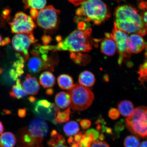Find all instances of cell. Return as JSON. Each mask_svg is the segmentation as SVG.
Masks as SVG:
<instances>
[{
  "label": "cell",
  "mask_w": 147,
  "mask_h": 147,
  "mask_svg": "<svg viewBox=\"0 0 147 147\" xmlns=\"http://www.w3.org/2000/svg\"><path fill=\"white\" fill-rule=\"evenodd\" d=\"M114 24L117 28L127 34H136L145 36L147 27L140 14L129 5L118 7L115 12Z\"/></svg>",
  "instance_id": "cell-1"
},
{
  "label": "cell",
  "mask_w": 147,
  "mask_h": 147,
  "mask_svg": "<svg viewBox=\"0 0 147 147\" xmlns=\"http://www.w3.org/2000/svg\"><path fill=\"white\" fill-rule=\"evenodd\" d=\"M92 29L76 30L55 46H45L48 51H67L73 52H88L92 49Z\"/></svg>",
  "instance_id": "cell-2"
},
{
  "label": "cell",
  "mask_w": 147,
  "mask_h": 147,
  "mask_svg": "<svg viewBox=\"0 0 147 147\" xmlns=\"http://www.w3.org/2000/svg\"><path fill=\"white\" fill-rule=\"evenodd\" d=\"M49 126L45 119L36 117L20 131L18 147H43L42 141L47 135Z\"/></svg>",
  "instance_id": "cell-3"
},
{
  "label": "cell",
  "mask_w": 147,
  "mask_h": 147,
  "mask_svg": "<svg viewBox=\"0 0 147 147\" xmlns=\"http://www.w3.org/2000/svg\"><path fill=\"white\" fill-rule=\"evenodd\" d=\"M77 9V16L74 19L76 22L83 21L92 22L100 25L110 16L106 5L102 0H86Z\"/></svg>",
  "instance_id": "cell-4"
},
{
  "label": "cell",
  "mask_w": 147,
  "mask_h": 147,
  "mask_svg": "<svg viewBox=\"0 0 147 147\" xmlns=\"http://www.w3.org/2000/svg\"><path fill=\"white\" fill-rule=\"evenodd\" d=\"M125 124L133 135L141 138L147 137V107L136 108L132 114L125 119Z\"/></svg>",
  "instance_id": "cell-5"
},
{
  "label": "cell",
  "mask_w": 147,
  "mask_h": 147,
  "mask_svg": "<svg viewBox=\"0 0 147 147\" xmlns=\"http://www.w3.org/2000/svg\"><path fill=\"white\" fill-rule=\"evenodd\" d=\"M71 97L70 106L73 110L82 111L90 106L94 99V95L91 90L81 84H74L69 90Z\"/></svg>",
  "instance_id": "cell-6"
},
{
  "label": "cell",
  "mask_w": 147,
  "mask_h": 147,
  "mask_svg": "<svg viewBox=\"0 0 147 147\" xmlns=\"http://www.w3.org/2000/svg\"><path fill=\"white\" fill-rule=\"evenodd\" d=\"M60 11L52 5L45 7L40 10L36 18V23L40 27L47 31L54 30L57 27Z\"/></svg>",
  "instance_id": "cell-7"
},
{
  "label": "cell",
  "mask_w": 147,
  "mask_h": 147,
  "mask_svg": "<svg viewBox=\"0 0 147 147\" xmlns=\"http://www.w3.org/2000/svg\"><path fill=\"white\" fill-rule=\"evenodd\" d=\"M9 24L12 32L16 34H32L36 27L32 18L22 12L17 13Z\"/></svg>",
  "instance_id": "cell-8"
},
{
  "label": "cell",
  "mask_w": 147,
  "mask_h": 147,
  "mask_svg": "<svg viewBox=\"0 0 147 147\" xmlns=\"http://www.w3.org/2000/svg\"><path fill=\"white\" fill-rule=\"evenodd\" d=\"M110 34L116 45L119 54L118 63L121 65L128 55L131 54L128 47L129 36L127 33L119 30L115 24L113 32Z\"/></svg>",
  "instance_id": "cell-9"
},
{
  "label": "cell",
  "mask_w": 147,
  "mask_h": 147,
  "mask_svg": "<svg viewBox=\"0 0 147 147\" xmlns=\"http://www.w3.org/2000/svg\"><path fill=\"white\" fill-rule=\"evenodd\" d=\"M38 40L32 34H17L12 40V45L15 50L23 55L25 61L28 59V50L32 44Z\"/></svg>",
  "instance_id": "cell-10"
},
{
  "label": "cell",
  "mask_w": 147,
  "mask_h": 147,
  "mask_svg": "<svg viewBox=\"0 0 147 147\" xmlns=\"http://www.w3.org/2000/svg\"><path fill=\"white\" fill-rule=\"evenodd\" d=\"M33 57L30 59L28 63V67L30 72L34 73L39 72L42 69H47L51 66L50 60L44 59L42 57L40 56L38 51L36 50L32 52Z\"/></svg>",
  "instance_id": "cell-11"
},
{
  "label": "cell",
  "mask_w": 147,
  "mask_h": 147,
  "mask_svg": "<svg viewBox=\"0 0 147 147\" xmlns=\"http://www.w3.org/2000/svg\"><path fill=\"white\" fill-rule=\"evenodd\" d=\"M145 43L142 36L139 34H132L129 38L128 47L130 53L138 54L142 51L146 47Z\"/></svg>",
  "instance_id": "cell-12"
},
{
  "label": "cell",
  "mask_w": 147,
  "mask_h": 147,
  "mask_svg": "<svg viewBox=\"0 0 147 147\" xmlns=\"http://www.w3.org/2000/svg\"><path fill=\"white\" fill-rule=\"evenodd\" d=\"M22 86L26 93L29 95H36L40 90V84L37 79L29 74H27L25 77Z\"/></svg>",
  "instance_id": "cell-13"
},
{
  "label": "cell",
  "mask_w": 147,
  "mask_h": 147,
  "mask_svg": "<svg viewBox=\"0 0 147 147\" xmlns=\"http://www.w3.org/2000/svg\"><path fill=\"white\" fill-rule=\"evenodd\" d=\"M105 36L106 37L101 42V52L107 56H113L116 51V45L110 34L106 33Z\"/></svg>",
  "instance_id": "cell-14"
},
{
  "label": "cell",
  "mask_w": 147,
  "mask_h": 147,
  "mask_svg": "<svg viewBox=\"0 0 147 147\" xmlns=\"http://www.w3.org/2000/svg\"><path fill=\"white\" fill-rule=\"evenodd\" d=\"M18 59L15 62L13 65V68L9 71L11 78L14 81L17 80L24 73L23 68L25 60L19 54L16 55Z\"/></svg>",
  "instance_id": "cell-15"
},
{
  "label": "cell",
  "mask_w": 147,
  "mask_h": 147,
  "mask_svg": "<svg viewBox=\"0 0 147 147\" xmlns=\"http://www.w3.org/2000/svg\"><path fill=\"white\" fill-rule=\"evenodd\" d=\"M55 102L59 108L65 109L70 105V96L68 93L64 92H60L55 96Z\"/></svg>",
  "instance_id": "cell-16"
},
{
  "label": "cell",
  "mask_w": 147,
  "mask_h": 147,
  "mask_svg": "<svg viewBox=\"0 0 147 147\" xmlns=\"http://www.w3.org/2000/svg\"><path fill=\"white\" fill-rule=\"evenodd\" d=\"M118 110L123 116L128 117L133 113L135 108L131 101L124 100L119 102L118 104Z\"/></svg>",
  "instance_id": "cell-17"
},
{
  "label": "cell",
  "mask_w": 147,
  "mask_h": 147,
  "mask_svg": "<svg viewBox=\"0 0 147 147\" xmlns=\"http://www.w3.org/2000/svg\"><path fill=\"white\" fill-rule=\"evenodd\" d=\"M95 82L94 75L90 71H83L79 77V82L82 86L87 87H92Z\"/></svg>",
  "instance_id": "cell-18"
},
{
  "label": "cell",
  "mask_w": 147,
  "mask_h": 147,
  "mask_svg": "<svg viewBox=\"0 0 147 147\" xmlns=\"http://www.w3.org/2000/svg\"><path fill=\"white\" fill-rule=\"evenodd\" d=\"M16 142L15 136L11 132H5L0 136L1 147H14Z\"/></svg>",
  "instance_id": "cell-19"
},
{
  "label": "cell",
  "mask_w": 147,
  "mask_h": 147,
  "mask_svg": "<svg viewBox=\"0 0 147 147\" xmlns=\"http://www.w3.org/2000/svg\"><path fill=\"white\" fill-rule=\"evenodd\" d=\"M39 80L40 84L45 88L53 87L56 82V79L54 75L48 71L42 73L40 75Z\"/></svg>",
  "instance_id": "cell-20"
},
{
  "label": "cell",
  "mask_w": 147,
  "mask_h": 147,
  "mask_svg": "<svg viewBox=\"0 0 147 147\" xmlns=\"http://www.w3.org/2000/svg\"><path fill=\"white\" fill-rule=\"evenodd\" d=\"M27 94L24 90L20 79L16 80V84L13 86L9 95L12 98L20 99L26 96Z\"/></svg>",
  "instance_id": "cell-21"
},
{
  "label": "cell",
  "mask_w": 147,
  "mask_h": 147,
  "mask_svg": "<svg viewBox=\"0 0 147 147\" xmlns=\"http://www.w3.org/2000/svg\"><path fill=\"white\" fill-rule=\"evenodd\" d=\"M59 86L61 89L69 90L73 87V80L72 78L67 74H62L58 77L57 80Z\"/></svg>",
  "instance_id": "cell-22"
},
{
  "label": "cell",
  "mask_w": 147,
  "mask_h": 147,
  "mask_svg": "<svg viewBox=\"0 0 147 147\" xmlns=\"http://www.w3.org/2000/svg\"><path fill=\"white\" fill-rule=\"evenodd\" d=\"M25 9L34 8L41 10L47 4V0H23Z\"/></svg>",
  "instance_id": "cell-23"
},
{
  "label": "cell",
  "mask_w": 147,
  "mask_h": 147,
  "mask_svg": "<svg viewBox=\"0 0 147 147\" xmlns=\"http://www.w3.org/2000/svg\"><path fill=\"white\" fill-rule=\"evenodd\" d=\"M63 130L67 136H72L76 135L80 131V128L78 123L71 121L66 124L63 127Z\"/></svg>",
  "instance_id": "cell-24"
},
{
  "label": "cell",
  "mask_w": 147,
  "mask_h": 147,
  "mask_svg": "<svg viewBox=\"0 0 147 147\" xmlns=\"http://www.w3.org/2000/svg\"><path fill=\"white\" fill-rule=\"evenodd\" d=\"M71 110L70 108L63 112H55L54 116L55 120L57 123H65L69 121L70 117Z\"/></svg>",
  "instance_id": "cell-25"
},
{
  "label": "cell",
  "mask_w": 147,
  "mask_h": 147,
  "mask_svg": "<svg viewBox=\"0 0 147 147\" xmlns=\"http://www.w3.org/2000/svg\"><path fill=\"white\" fill-rule=\"evenodd\" d=\"M140 145L138 138L135 135L127 136L124 141L125 147H139Z\"/></svg>",
  "instance_id": "cell-26"
},
{
  "label": "cell",
  "mask_w": 147,
  "mask_h": 147,
  "mask_svg": "<svg viewBox=\"0 0 147 147\" xmlns=\"http://www.w3.org/2000/svg\"><path fill=\"white\" fill-rule=\"evenodd\" d=\"M95 142L94 137L90 134L83 135L81 140L78 143L79 147H90L91 145Z\"/></svg>",
  "instance_id": "cell-27"
},
{
  "label": "cell",
  "mask_w": 147,
  "mask_h": 147,
  "mask_svg": "<svg viewBox=\"0 0 147 147\" xmlns=\"http://www.w3.org/2000/svg\"><path fill=\"white\" fill-rule=\"evenodd\" d=\"M138 6L141 11V15L147 27V1H139Z\"/></svg>",
  "instance_id": "cell-28"
},
{
  "label": "cell",
  "mask_w": 147,
  "mask_h": 147,
  "mask_svg": "<svg viewBox=\"0 0 147 147\" xmlns=\"http://www.w3.org/2000/svg\"><path fill=\"white\" fill-rule=\"evenodd\" d=\"M59 143L65 144V139L63 136L61 134H57L53 137L52 139L49 141L48 142V145L49 146L52 147Z\"/></svg>",
  "instance_id": "cell-29"
},
{
  "label": "cell",
  "mask_w": 147,
  "mask_h": 147,
  "mask_svg": "<svg viewBox=\"0 0 147 147\" xmlns=\"http://www.w3.org/2000/svg\"><path fill=\"white\" fill-rule=\"evenodd\" d=\"M108 115L112 120H117L120 116V113L119 110L116 108H111L108 112Z\"/></svg>",
  "instance_id": "cell-30"
},
{
  "label": "cell",
  "mask_w": 147,
  "mask_h": 147,
  "mask_svg": "<svg viewBox=\"0 0 147 147\" xmlns=\"http://www.w3.org/2000/svg\"><path fill=\"white\" fill-rule=\"evenodd\" d=\"M144 63L141 66L139 71V74L141 78H146L147 76V57Z\"/></svg>",
  "instance_id": "cell-31"
},
{
  "label": "cell",
  "mask_w": 147,
  "mask_h": 147,
  "mask_svg": "<svg viewBox=\"0 0 147 147\" xmlns=\"http://www.w3.org/2000/svg\"><path fill=\"white\" fill-rule=\"evenodd\" d=\"M11 13V10L8 8H5L3 9L1 13V16L3 19L9 21Z\"/></svg>",
  "instance_id": "cell-32"
},
{
  "label": "cell",
  "mask_w": 147,
  "mask_h": 147,
  "mask_svg": "<svg viewBox=\"0 0 147 147\" xmlns=\"http://www.w3.org/2000/svg\"><path fill=\"white\" fill-rule=\"evenodd\" d=\"M86 134H90L94 137L95 142L98 140L100 134L98 130H96L94 129H91L87 130L86 132Z\"/></svg>",
  "instance_id": "cell-33"
},
{
  "label": "cell",
  "mask_w": 147,
  "mask_h": 147,
  "mask_svg": "<svg viewBox=\"0 0 147 147\" xmlns=\"http://www.w3.org/2000/svg\"><path fill=\"white\" fill-rule=\"evenodd\" d=\"M90 147H110L108 145L105 141L97 140L93 142Z\"/></svg>",
  "instance_id": "cell-34"
},
{
  "label": "cell",
  "mask_w": 147,
  "mask_h": 147,
  "mask_svg": "<svg viewBox=\"0 0 147 147\" xmlns=\"http://www.w3.org/2000/svg\"><path fill=\"white\" fill-rule=\"evenodd\" d=\"M80 125L83 129H87L90 127L91 125V122L89 119H82L80 121Z\"/></svg>",
  "instance_id": "cell-35"
},
{
  "label": "cell",
  "mask_w": 147,
  "mask_h": 147,
  "mask_svg": "<svg viewBox=\"0 0 147 147\" xmlns=\"http://www.w3.org/2000/svg\"><path fill=\"white\" fill-rule=\"evenodd\" d=\"M38 13L39 12L37 9L31 8L30 12V16L33 20H35L38 15Z\"/></svg>",
  "instance_id": "cell-36"
},
{
  "label": "cell",
  "mask_w": 147,
  "mask_h": 147,
  "mask_svg": "<svg viewBox=\"0 0 147 147\" xmlns=\"http://www.w3.org/2000/svg\"><path fill=\"white\" fill-rule=\"evenodd\" d=\"M86 0H68V1L72 3L75 6H78L80 5L84 1Z\"/></svg>",
  "instance_id": "cell-37"
},
{
  "label": "cell",
  "mask_w": 147,
  "mask_h": 147,
  "mask_svg": "<svg viewBox=\"0 0 147 147\" xmlns=\"http://www.w3.org/2000/svg\"><path fill=\"white\" fill-rule=\"evenodd\" d=\"M18 115L20 117L23 118L26 115V108L19 109L18 111Z\"/></svg>",
  "instance_id": "cell-38"
},
{
  "label": "cell",
  "mask_w": 147,
  "mask_h": 147,
  "mask_svg": "<svg viewBox=\"0 0 147 147\" xmlns=\"http://www.w3.org/2000/svg\"><path fill=\"white\" fill-rule=\"evenodd\" d=\"M83 135L82 132H80L78 134H77L75 135L74 137V140L75 142L78 143L80 142L82 139Z\"/></svg>",
  "instance_id": "cell-39"
},
{
  "label": "cell",
  "mask_w": 147,
  "mask_h": 147,
  "mask_svg": "<svg viewBox=\"0 0 147 147\" xmlns=\"http://www.w3.org/2000/svg\"><path fill=\"white\" fill-rule=\"evenodd\" d=\"M115 128L116 131H122L124 128V125H123L122 122H119L115 125Z\"/></svg>",
  "instance_id": "cell-40"
},
{
  "label": "cell",
  "mask_w": 147,
  "mask_h": 147,
  "mask_svg": "<svg viewBox=\"0 0 147 147\" xmlns=\"http://www.w3.org/2000/svg\"><path fill=\"white\" fill-rule=\"evenodd\" d=\"M10 43V38L7 37L4 38L2 41L1 46H4Z\"/></svg>",
  "instance_id": "cell-41"
},
{
  "label": "cell",
  "mask_w": 147,
  "mask_h": 147,
  "mask_svg": "<svg viewBox=\"0 0 147 147\" xmlns=\"http://www.w3.org/2000/svg\"><path fill=\"white\" fill-rule=\"evenodd\" d=\"M54 93V91L51 88H49L46 91V94L48 95H51L53 94Z\"/></svg>",
  "instance_id": "cell-42"
},
{
  "label": "cell",
  "mask_w": 147,
  "mask_h": 147,
  "mask_svg": "<svg viewBox=\"0 0 147 147\" xmlns=\"http://www.w3.org/2000/svg\"><path fill=\"white\" fill-rule=\"evenodd\" d=\"M28 99L29 101H30L32 103L35 102L36 100L35 97L34 96H30L29 97Z\"/></svg>",
  "instance_id": "cell-43"
},
{
  "label": "cell",
  "mask_w": 147,
  "mask_h": 147,
  "mask_svg": "<svg viewBox=\"0 0 147 147\" xmlns=\"http://www.w3.org/2000/svg\"><path fill=\"white\" fill-rule=\"evenodd\" d=\"M139 147H147V140L143 141L140 145Z\"/></svg>",
  "instance_id": "cell-44"
},
{
  "label": "cell",
  "mask_w": 147,
  "mask_h": 147,
  "mask_svg": "<svg viewBox=\"0 0 147 147\" xmlns=\"http://www.w3.org/2000/svg\"><path fill=\"white\" fill-rule=\"evenodd\" d=\"M3 130H4V127L3 123L0 121V134H2Z\"/></svg>",
  "instance_id": "cell-45"
},
{
  "label": "cell",
  "mask_w": 147,
  "mask_h": 147,
  "mask_svg": "<svg viewBox=\"0 0 147 147\" xmlns=\"http://www.w3.org/2000/svg\"><path fill=\"white\" fill-rule=\"evenodd\" d=\"M74 139L72 137H69L68 139L67 142H68L69 144L71 145L72 143L74 142Z\"/></svg>",
  "instance_id": "cell-46"
},
{
  "label": "cell",
  "mask_w": 147,
  "mask_h": 147,
  "mask_svg": "<svg viewBox=\"0 0 147 147\" xmlns=\"http://www.w3.org/2000/svg\"><path fill=\"white\" fill-rule=\"evenodd\" d=\"M65 144L59 143V144H57L55 145V146L52 147H67L65 146Z\"/></svg>",
  "instance_id": "cell-47"
},
{
  "label": "cell",
  "mask_w": 147,
  "mask_h": 147,
  "mask_svg": "<svg viewBox=\"0 0 147 147\" xmlns=\"http://www.w3.org/2000/svg\"><path fill=\"white\" fill-rule=\"evenodd\" d=\"M57 134V132L56 130H53L51 133V137H54V136L56 135Z\"/></svg>",
  "instance_id": "cell-48"
},
{
  "label": "cell",
  "mask_w": 147,
  "mask_h": 147,
  "mask_svg": "<svg viewBox=\"0 0 147 147\" xmlns=\"http://www.w3.org/2000/svg\"><path fill=\"white\" fill-rule=\"evenodd\" d=\"M71 147H79L78 144V143L75 142H74L71 144Z\"/></svg>",
  "instance_id": "cell-49"
},
{
  "label": "cell",
  "mask_w": 147,
  "mask_h": 147,
  "mask_svg": "<svg viewBox=\"0 0 147 147\" xmlns=\"http://www.w3.org/2000/svg\"><path fill=\"white\" fill-rule=\"evenodd\" d=\"M2 38L1 35H0V46L1 45L2 41Z\"/></svg>",
  "instance_id": "cell-50"
},
{
  "label": "cell",
  "mask_w": 147,
  "mask_h": 147,
  "mask_svg": "<svg viewBox=\"0 0 147 147\" xmlns=\"http://www.w3.org/2000/svg\"><path fill=\"white\" fill-rule=\"evenodd\" d=\"M3 72V69L0 67V74L2 73Z\"/></svg>",
  "instance_id": "cell-51"
},
{
  "label": "cell",
  "mask_w": 147,
  "mask_h": 147,
  "mask_svg": "<svg viewBox=\"0 0 147 147\" xmlns=\"http://www.w3.org/2000/svg\"><path fill=\"white\" fill-rule=\"evenodd\" d=\"M146 57H147V45L146 44Z\"/></svg>",
  "instance_id": "cell-52"
}]
</instances>
